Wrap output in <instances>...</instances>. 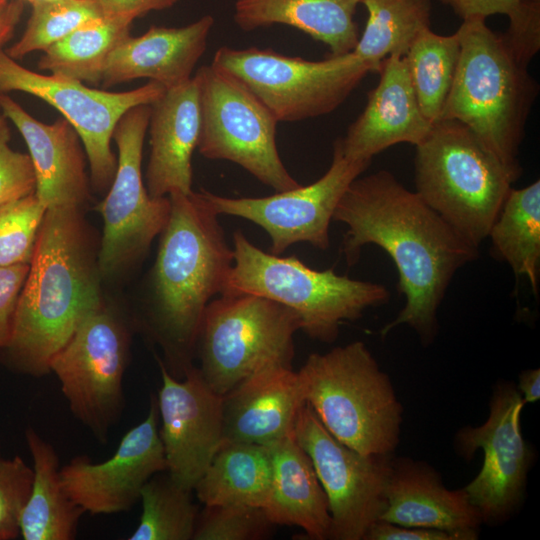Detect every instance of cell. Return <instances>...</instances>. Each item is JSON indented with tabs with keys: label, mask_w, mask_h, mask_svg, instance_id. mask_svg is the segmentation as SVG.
I'll return each instance as SVG.
<instances>
[{
	"label": "cell",
	"mask_w": 540,
	"mask_h": 540,
	"mask_svg": "<svg viewBox=\"0 0 540 540\" xmlns=\"http://www.w3.org/2000/svg\"><path fill=\"white\" fill-rule=\"evenodd\" d=\"M333 221L344 223L341 250L349 266L374 244L393 260L405 305L380 330L382 338L408 325L423 345L437 333V311L456 272L474 261L478 248L465 240L415 192L387 170L354 179L340 198Z\"/></svg>",
	"instance_id": "obj_1"
},
{
	"label": "cell",
	"mask_w": 540,
	"mask_h": 540,
	"mask_svg": "<svg viewBox=\"0 0 540 540\" xmlns=\"http://www.w3.org/2000/svg\"><path fill=\"white\" fill-rule=\"evenodd\" d=\"M98 249L81 207L46 210L13 334L0 350L8 369L36 378L49 374L55 353L81 321L104 303Z\"/></svg>",
	"instance_id": "obj_2"
},
{
	"label": "cell",
	"mask_w": 540,
	"mask_h": 540,
	"mask_svg": "<svg viewBox=\"0 0 540 540\" xmlns=\"http://www.w3.org/2000/svg\"><path fill=\"white\" fill-rule=\"evenodd\" d=\"M170 213L150 277L141 325L159 346L169 373L181 379L194 366L205 309L221 294L233 263L218 215L200 192L168 195Z\"/></svg>",
	"instance_id": "obj_3"
},
{
	"label": "cell",
	"mask_w": 540,
	"mask_h": 540,
	"mask_svg": "<svg viewBox=\"0 0 540 540\" xmlns=\"http://www.w3.org/2000/svg\"><path fill=\"white\" fill-rule=\"evenodd\" d=\"M461 50L441 119L468 126L508 169L521 176L520 145L538 85L486 19L464 20Z\"/></svg>",
	"instance_id": "obj_4"
},
{
	"label": "cell",
	"mask_w": 540,
	"mask_h": 540,
	"mask_svg": "<svg viewBox=\"0 0 540 540\" xmlns=\"http://www.w3.org/2000/svg\"><path fill=\"white\" fill-rule=\"evenodd\" d=\"M297 373L305 402L336 439L366 455L394 453L403 408L362 341L312 353Z\"/></svg>",
	"instance_id": "obj_5"
},
{
	"label": "cell",
	"mask_w": 540,
	"mask_h": 540,
	"mask_svg": "<svg viewBox=\"0 0 540 540\" xmlns=\"http://www.w3.org/2000/svg\"><path fill=\"white\" fill-rule=\"evenodd\" d=\"M415 147V192L479 248L520 175L504 166L457 120L434 122Z\"/></svg>",
	"instance_id": "obj_6"
},
{
	"label": "cell",
	"mask_w": 540,
	"mask_h": 540,
	"mask_svg": "<svg viewBox=\"0 0 540 540\" xmlns=\"http://www.w3.org/2000/svg\"><path fill=\"white\" fill-rule=\"evenodd\" d=\"M232 249L233 263L221 294H252L281 303L298 314L300 330L321 342L332 343L342 323L390 299L382 284L312 269L295 255L264 252L240 230L233 234Z\"/></svg>",
	"instance_id": "obj_7"
},
{
	"label": "cell",
	"mask_w": 540,
	"mask_h": 540,
	"mask_svg": "<svg viewBox=\"0 0 540 540\" xmlns=\"http://www.w3.org/2000/svg\"><path fill=\"white\" fill-rule=\"evenodd\" d=\"M298 314L252 294H221L207 305L195 357L203 379L224 396L239 383L273 366L292 368Z\"/></svg>",
	"instance_id": "obj_8"
},
{
	"label": "cell",
	"mask_w": 540,
	"mask_h": 540,
	"mask_svg": "<svg viewBox=\"0 0 540 540\" xmlns=\"http://www.w3.org/2000/svg\"><path fill=\"white\" fill-rule=\"evenodd\" d=\"M211 65L241 82L278 122L331 113L372 72L353 52L310 61L256 47L222 46Z\"/></svg>",
	"instance_id": "obj_9"
},
{
	"label": "cell",
	"mask_w": 540,
	"mask_h": 540,
	"mask_svg": "<svg viewBox=\"0 0 540 540\" xmlns=\"http://www.w3.org/2000/svg\"><path fill=\"white\" fill-rule=\"evenodd\" d=\"M131 325L105 302L87 315L49 363L73 416L100 443L124 410Z\"/></svg>",
	"instance_id": "obj_10"
},
{
	"label": "cell",
	"mask_w": 540,
	"mask_h": 540,
	"mask_svg": "<svg viewBox=\"0 0 540 540\" xmlns=\"http://www.w3.org/2000/svg\"><path fill=\"white\" fill-rule=\"evenodd\" d=\"M194 76L200 94V154L231 161L277 192L300 186L278 153V121L272 113L241 82L211 64Z\"/></svg>",
	"instance_id": "obj_11"
},
{
	"label": "cell",
	"mask_w": 540,
	"mask_h": 540,
	"mask_svg": "<svg viewBox=\"0 0 540 540\" xmlns=\"http://www.w3.org/2000/svg\"><path fill=\"white\" fill-rule=\"evenodd\" d=\"M151 107L129 109L113 131L117 168L109 191L98 205L104 227L98 249L102 278H114L141 261L163 230L170 213L169 197L153 198L142 177V152Z\"/></svg>",
	"instance_id": "obj_12"
},
{
	"label": "cell",
	"mask_w": 540,
	"mask_h": 540,
	"mask_svg": "<svg viewBox=\"0 0 540 540\" xmlns=\"http://www.w3.org/2000/svg\"><path fill=\"white\" fill-rule=\"evenodd\" d=\"M165 90L154 81L125 92L90 88L78 80L31 71L0 48V94L24 92L56 108L79 134L97 190L108 188L115 176L111 140L120 118L135 106L151 105Z\"/></svg>",
	"instance_id": "obj_13"
},
{
	"label": "cell",
	"mask_w": 540,
	"mask_h": 540,
	"mask_svg": "<svg viewBox=\"0 0 540 540\" xmlns=\"http://www.w3.org/2000/svg\"><path fill=\"white\" fill-rule=\"evenodd\" d=\"M293 436L310 457L326 494L329 539L364 540L380 520L393 454H362L336 439L305 402Z\"/></svg>",
	"instance_id": "obj_14"
},
{
	"label": "cell",
	"mask_w": 540,
	"mask_h": 540,
	"mask_svg": "<svg viewBox=\"0 0 540 540\" xmlns=\"http://www.w3.org/2000/svg\"><path fill=\"white\" fill-rule=\"evenodd\" d=\"M524 405L513 384H498L487 420L456 434L455 448L462 457L469 459L478 449L484 454L481 470L464 487L483 523L505 521L522 502L533 457L521 431Z\"/></svg>",
	"instance_id": "obj_15"
},
{
	"label": "cell",
	"mask_w": 540,
	"mask_h": 540,
	"mask_svg": "<svg viewBox=\"0 0 540 540\" xmlns=\"http://www.w3.org/2000/svg\"><path fill=\"white\" fill-rule=\"evenodd\" d=\"M369 165L346 159L336 140L329 169L310 185L266 197L229 198L206 190L200 194L218 216L244 218L263 228L270 238L272 254L281 255L298 242L326 250L330 246L329 226L340 198Z\"/></svg>",
	"instance_id": "obj_16"
},
{
	"label": "cell",
	"mask_w": 540,
	"mask_h": 540,
	"mask_svg": "<svg viewBox=\"0 0 540 540\" xmlns=\"http://www.w3.org/2000/svg\"><path fill=\"white\" fill-rule=\"evenodd\" d=\"M156 359L161 376L156 403L166 472L193 491L224 440L223 396L208 386L195 365L178 379Z\"/></svg>",
	"instance_id": "obj_17"
},
{
	"label": "cell",
	"mask_w": 540,
	"mask_h": 540,
	"mask_svg": "<svg viewBox=\"0 0 540 540\" xmlns=\"http://www.w3.org/2000/svg\"><path fill=\"white\" fill-rule=\"evenodd\" d=\"M166 470L152 396L145 419L127 431L109 459L95 463L86 455L75 456L60 468V476L66 494L85 513L107 515L129 511L148 480Z\"/></svg>",
	"instance_id": "obj_18"
},
{
	"label": "cell",
	"mask_w": 540,
	"mask_h": 540,
	"mask_svg": "<svg viewBox=\"0 0 540 540\" xmlns=\"http://www.w3.org/2000/svg\"><path fill=\"white\" fill-rule=\"evenodd\" d=\"M378 73L379 83L368 93L363 112L345 137L337 139L350 161L371 163L375 155L398 143L416 146L432 126L421 111L403 56L385 58Z\"/></svg>",
	"instance_id": "obj_19"
},
{
	"label": "cell",
	"mask_w": 540,
	"mask_h": 540,
	"mask_svg": "<svg viewBox=\"0 0 540 540\" xmlns=\"http://www.w3.org/2000/svg\"><path fill=\"white\" fill-rule=\"evenodd\" d=\"M380 520L445 531L455 540L478 538L482 518L464 488L447 489L425 462L393 457Z\"/></svg>",
	"instance_id": "obj_20"
},
{
	"label": "cell",
	"mask_w": 540,
	"mask_h": 540,
	"mask_svg": "<svg viewBox=\"0 0 540 540\" xmlns=\"http://www.w3.org/2000/svg\"><path fill=\"white\" fill-rule=\"evenodd\" d=\"M0 109L22 135L33 165L35 194L48 209L83 207L89 198L86 153L75 128L64 118L43 123L7 94H0Z\"/></svg>",
	"instance_id": "obj_21"
},
{
	"label": "cell",
	"mask_w": 540,
	"mask_h": 540,
	"mask_svg": "<svg viewBox=\"0 0 540 540\" xmlns=\"http://www.w3.org/2000/svg\"><path fill=\"white\" fill-rule=\"evenodd\" d=\"M214 22L205 15L185 26H152L138 37L129 35L109 55L100 85L109 88L147 78L170 89L187 82L206 50Z\"/></svg>",
	"instance_id": "obj_22"
},
{
	"label": "cell",
	"mask_w": 540,
	"mask_h": 540,
	"mask_svg": "<svg viewBox=\"0 0 540 540\" xmlns=\"http://www.w3.org/2000/svg\"><path fill=\"white\" fill-rule=\"evenodd\" d=\"M150 156L145 186L153 198L192 192V155L200 132V94L195 76L166 89L151 105Z\"/></svg>",
	"instance_id": "obj_23"
},
{
	"label": "cell",
	"mask_w": 540,
	"mask_h": 540,
	"mask_svg": "<svg viewBox=\"0 0 540 540\" xmlns=\"http://www.w3.org/2000/svg\"><path fill=\"white\" fill-rule=\"evenodd\" d=\"M304 404L299 376L292 368L261 370L223 396V438L270 446L293 435Z\"/></svg>",
	"instance_id": "obj_24"
},
{
	"label": "cell",
	"mask_w": 540,
	"mask_h": 540,
	"mask_svg": "<svg viewBox=\"0 0 540 540\" xmlns=\"http://www.w3.org/2000/svg\"><path fill=\"white\" fill-rule=\"evenodd\" d=\"M272 482L264 511L274 525H295L315 540L330 537L326 494L312 461L294 436L268 446Z\"/></svg>",
	"instance_id": "obj_25"
},
{
	"label": "cell",
	"mask_w": 540,
	"mask_h": 540,
	"mask_svg": "<svg viewBox=\"0 0 540 540\" xmlns=\"http://www.w3.org/2000/svg\"><path fill=\"white\" fill-rule=\"evenodd\" d=\"M361 0H236L234 22L251 31L274 24L323 42L332 56L350 53L359 40L354 14Z\"/></svg>",
	"instance_id": "obj_26"
},
{
	"label": "cell",
	"mask_w": 540,
	"mask_h": 540,
	"mask_svg": "<svg viewBox=\"0 0 540 540\" xmlns=\"http://www.w3.org/2000/svg\"><path fill=\"white\" fill-rule=\"evenodd\" d=\"M25 440L33 462V482L20 518V536L24 540L75 539L85 512L64 490L55 448L32 427L26 428Z\"/></svg>",
	"instance_id": "obj_27"
},
{
	"label": "cell",
	"mask_w": 540,
	"mask_h": 540,
	"mask_svg": "<svg viewBox=\"0 0 540 540\" xmlns=\"http://www.w3.org/2000/svg\"><path fill=\"white\" fill-rule=\"evenodd\" d=\"M272 482L268 446L223 440L194 487L205 506H266Z\"/></svg>",
	"instance_id": "obj_28"
},
{
	"label": "cell",
	"mask_w": 540,
	"mask_h": 540,
	"mask_svg": "<svg viewBox=\"0 0 540 540\" xmlns=\"http://www.w3.org/2000/svg\"><path fill=\"white\" fill-rule=\"evenodd\" d=\"M488 237L493 254L504 260L515 275L526 276L538 294L540 262V181L511 188Z\"/></svg>",
	"instance_id": "obj_29"
},
{
	"label": "cell",
	"mask_w": 540,
	"mask_h": 540,
	"mask_svg": "<svg viewBox=\"0 0 540 540\" xmlns=\"http://www.w3.org/2000/svg\"><path fill=\"white\" fill-rule=\"evenodd\" d=\"M132 22L123 17L92 19L43 51L38 68L99 85L109 55L130 35Z\"/></svg>",
	"instance_id": "obj_30"
},
{
	"label": "cell",
	"mask_w": 540,
	"mask_h": 540,
	"mask_svg": "<svg viewBox=\"0 0 540 540\" xmlns=\"http://www.w3.org/2000/svg\"><path fill=\"white\" fill-rule=\"evenodd\" d=\"M368 18L352 51L373 71L391 55L404 56L416 38L430 28L431 0H361Z\"/></svg>",
	"instance_id": "obj_31"
},
{
	"label": "cell",
	"mask_w": 540,
	"mask_h": 540,
	"mask_svg": "<svg viewBox=\"0 0 540 540\" xmlns=\"http://www.w3.org/2000/svg\"><path fill=\"white\" fill-rule=\"evenodd\" d=\"M458 33L440 35L424 30L403 56L411 84L425 118L441 119L460 57Z\"/></svg>",
	"instance_id": "obj_32"
},
{
	"label": "cell",
	"mask_w": 540,
	"mask_h": 540,
	"mask_svg": "<svg viewBox=\"0 0 540 540\" xmlns=\"http://www.w3.org/2000/svg\"><path fill=\"white\" fill-rule=\"evenodd\" d=\"M139 524L128 540H192L198 511L187 490L166 474H156L143 486Z\"/></svg>",
	"instance_id": "obj_33"
},
{
	"label": "cell",
	"mask_w": 540,
	"mask_h": 540,
	"mask_svg": "<svg viewBox=\"0 0 540 540\" xmlns=\"http://www.w3.org/2000/svg\"><path fill=\"white\" fill-rule=\"evenodd\" d=\"M22 37L5 52L14 60L45 51L82 24L103 17L97 0H48L31 3Z\"/></svg>",
	"instance_id": "obj_34"
},
{
	"label": "cell",
	"mask_w": 540,
	"mask_h": 540,
	"mask_svg": "<svg viewBox=\"0 0 540 540\" xmlns=\"http://www.w3.org/2000/svg\"><path fill=\"white\" fill-rule=\"evenodd\" d=\"M46 210L35 192L0 206V266L30 264Z\"/></svg>",
	"instance_id": "obj_35"
},
{
	"label": "cell",
	"mask_w": 540,
	"mask_h": 540,
	"mask_svg": "<svg viewBox=\"0 0 540 540\" xmlns=\"http://www.w3.org/2000/svg\"><path fill=\"white\" fill-rule=\"evenodd\" d=\"M273 525L263 508L239 504L205 506L198 513L192 540L262 539Z\"/></svg>",
	"instance_id": "obj_36"
},
{
	"label": "cell",
	"mask_w": 540,
	"mask_h": 540,
	"mask_svg": "<svg viewBox=\"0 0 540 540\" xmlns=\"http://www.w3.org/2000/svg\"><path fill=\"white\" fill-rule=\"evenodd\" d=\"M32 482L33 468L21 457H0V540L20 536V518Z\"/></svg>",
	"instance_id": "obj_37"
},
{
	"label": "cell",
	"mask_w": 540,
	"mask_h": 540,
	"mask_svg": "<svg viewBox=\"0 0 540 540\" xmlns=\"http://www.w3.org/2000/svg\"><path fill=\"white\" fill-rule=\"evenodd\" d=\"M8 119L0 114V206L35 192L36 180L29 154L10 145Z\"/></svg>",
	"instance_id": "obj_38"
},
{
	"label": "cell",
	"mask_w": 540,
	"mask_h": 540,
	"mask_svg": "<svg viewBox=\"0 0 540 540\" xmlns=\"http://www.w3.org/2000/svg\"><path fill=\"white\" fill-rule=\"evenodd\" d=\"M508 18L501 37L513 57L528 67L540 49V0H522Z\"/></svg>",
	"instance_id": "obj_39"
},
{
	"label": "cell",
	"mask_w": 540,
	"mask_h": 540,
	"mask_svg": "<svg viewBox=\"0 0 540 540\" xmlns=\"http://www.w3.org/2000/svg\"><path fill=\"white\" fill-rule=\"evenodd\" d=\"M29 264L0 266V350L10 342L21 290Z\"/></svg>",
	"instance_id": "obj_40"
},
{
	"label": "cell",
	"mask_w": 540,
	"mask_h": 540,
	"mask_svg": "<svg viewBox=\"0 0 540 540\" xmlns=\"http://www.w3.org/2000/svg\"><path fill=\"white\" fill-rule=\"evenodd\" d=\"M364 540H455L441 530L408 527L378 520L367 531Z\"/></svg>",
	"instance_id": "obj_41"
},
{
	"label": "cell",
	"mask_w": 540,
	"mask_h": 540,
	"mask_svg": "<svg viewBox=\"0 0 540 540\" xmlns=\"http://www.w3.org/2000/svg\"><path fill=\"white\" fill-rule=\"evenodd\" d=\"M450 7L463 21L486 19L495 14L509 15L522 0H439Z\"/></svg>",
	"instance_id": "obj_42"
},
{
	"label": "cell",
	"mask_w": 540,
	"mask_h": 540,
	"mask_svg": "<svg viewBox=\"0 0 540 540\" xmlns=\"http://www.w3.org/2000/svg\"><path fill=\"white\" fill-rule=\"evenodd\" d=\"M106 17H123L134 21L151 11H161L180 0H97Z\"/></svg>",
	"instance_id": "obj_43"
},
{
	"label": "cell",
	"mask_w": 540,
	"mask_h": 540,
	"mask_svg": "<svg viewBox=\"0 0 540 540\" xmlns=\"http://www.w3.org/2000/svg\"><path fill=\"white\" fill-rule=\"evenodd\" d=\"M23 11V0H10L0 12V48L12 38Z\"/></svg>",
	"instance_id": "obj_44"
},
{
	"label": "cell",
	"mask_w": 540,
	"mask_h": 540,
	"mask_svg": "<svg viewBox=\"0 0 540 540\" xmlns=\"http://www.w3.org/2000/svg\"><path fill=\"white\" fill-rule=\"evenodd\" d=\"M516 388L525 404L538 401L540 398V369L534 368L522 371Z\"/></svg>",
	"instance_id": "obj_45"
},
{
	"label": "cell",
	"mask_w": 540,
	"mask_h": 540,
	"mask_svg": "<svg viewBox=\"0 0 540 540\" xmlns=\"http://www.w3.org/2000/svg\"><path fill=\"white\" fill-rule=\"evenodd\" d=\"M10 0H0V12L7 6Z\"/></svg>",
	"instance_id": "obj_46"
},
{
	"label": "cell",
	"mask_w": 540,
	"mask_h": 540,
	"mask_svg": "<svg viewBox=\"0 0 540 540\" xmlns=\"http://www.w3.org/2000/svg\"><path fill=\"white\" fill-rule=\"evenodd\" d=\"M23 1H28L31 4V3H34L36 1H48V0H23Z\"/></svg>",
	"instance_id": "obj_47"
}]
</instances>
